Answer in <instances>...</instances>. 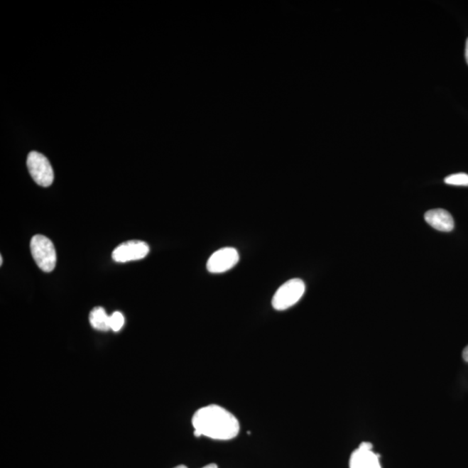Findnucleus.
<instances>
[{
  "instance_id": "obj_1",
  "label": "nucleus",
  "mask_w": 468,
  "mask_h": 468,
  "mask_svg": "<svg viewBox=\"0 0 468 468\" xmlns=\"http://www.w3.org/2000/svg\"><path fill=\"white\" fill-rule=\"evenodd\" d=\"M195 435L217 440H229L239 435V423L235 415L219 405L200 408L192 419Z\"/></svg>"
},
{
  "instance_id": "obj_2",
  "label": "nucleus",
  "mask_w": 468,
  "mask_h": 468,
  "mask_svg": "<svg viewBox=\"0 0 468 468\" xmlns=\"http://www.w3.org/2000/svg\"><path fill=\"white\" fill-rule=\"evenodd\" d=\"M31 255L39 268L50 273L56 267L57 254L52 241L45 236L35 235L31 241Z\"/></svg>"
},
{
  "instance_id": "obj_3",
  "label": "nucleus",
  "mask_w": 468,
  "mask_h": 468,
  "mask_svg": "<svg viewBox=\"0 0 468 468\" xmlns=\"http://www.w3.org/2000/svg\"><path fill=\"white\" fill-rule=\"evenodd\" d=\"M305 292L304 281L300 278L290 279L279 287L271 300V305L277 310L289 309L301 300Z\"/></svg>"
},
{
  "instance_id": "obj_4",
  "label": "nucleus",
  "mask_w": 468,
  "mask_h": 468,
  "mask_svg": "<svg viewBox=\"0 0 468 468\" xmlns=\"http://www.w3.org/2000/svg\"><path fill=\"white\" fill-rule=\"evenodd\" d=\"M27 168L39 186L50 187L53 183L54 172L50 161L40 153L33 151L27 157Z\"/></svg>"
},
{
  "instance_id": "obj_5",
  "label": "nucleus",
  "mask_w": 468,
  "mask_h": 468,
  "mask_svg": "<svg viewBox=\"0 0 468 468\" xmlns=\"http://www.w3.org/2000/svg\"><path fill=\"white\" fill-rule=\"evenodd\" d=\"M239 261L238 251L234 247H224L212 254L207 263L211 273H223L233 268Z\"/></svg>"
},
{
  "instance_id": "obj_6",
  "label": "nucleus",
  "mask_w": 468,
  "mask_h": 468,
  "mask_svg": "<svg viewBox=\"0 0 468 468\" xmlns=\"http://www.w3.org/2000/svg\"><path fill=\"white\" fill-rule=\"evenodd\" d=\"M147 243L141 241H131L121 244L113 251L112 258L118 263L139 261L147 256L149 253Z\"/></svg>"
},
{
  "instance_id": "obj_7",
  "label": "nucleus",
  "mask_w": 468,
  "mask_h": 468,
  "mask_svg": "<svg viewBox=\"0 0 468 468\" xmlns=\"http://www.w3.org/2000/svg\"><path fill=\"white\" fill-rule=\"evenodd\" d=\"M372 447L371 443H361L351 456L349 468H381L379 455L374 453Z\"/></svg>"
},
{
  "instance_id": "obj_8",
  "label": "nucleus",
  "mask_w": 468,
  "mask_h": 468,
  "mask_svg": "<svg viewBox=\"0 0 468 468\" xmlns=\"http://www.w3.org/2000/svg\"><path fill=\"white\" fill-rule=\"evenodd\" d=\"M425 220L432 228L440 232H451L455 227L453 217L450 212L444 209L428 211L425 214Z\"/></svg>"
},
{
  "instance_id": "obj_9",
  "label": "nucleus",
  "mask_w": 468,
  "mask_h": 468,
  "mask_svg": "<svg viewBox=\"0 0 468 468\" xmlns=\"http://www.w3.org/2000/svg\"><path fill=\"white\" fill-rule=\"evenodd\" d=\"M89 320L94 329L101 330V332H107L110 330L109 316L104 308H94L89 313Z\"/></svg>"
},
{
  "instance_id": "obj_10",
  "label": "nucleus",
  "mask_w": 468,
  "mask_h": 468,
  "mask_svg": "<svg viewBox=\"0 0 468 468\" xmlns=\"http://www.w3.org/2000/svg\"><path fill=\"white\" fill-rule=\"evenodd\" d=\"M445 183L447 185H452V186L468 187V175L465 173L451 175L446 177Z\"/></svg>"
},
{
  "instance_id": "obj_11",
  "label": "nucleus",
  "mask_w": 468,
  "mask_h": 468,
  "mask_svg": "<svg viewBox=\"0 0 468 468\" xmlns=\"http://www.w3.org/2000/svg\"><path fill=\"white\" fill-rule=\"evenodd\" d=\"M124 315L119 312H114L109 316V327L113 332H117L124 327Z\"/></svg>"
},
{
  "instance_id": "obj_12",
  "label": "nucleus",
  "mask_w": 468,
  "mask_h": 468,
  "mask_svg": "<svg viewBox=\"0 0 468 468\" xmlns=\"http://www.w3.org/2000/svg\"><path fill=\"white\" fill-rule=\"evenodd\" d=\"M462 357H463V359L467 361L468 363V345L465 349H464Z\"/></svg>"
},
{
  "instance_id": "obj_13",
  "label": "nucleus",
  "mask_w": 468,
  "mask_h": 468,
  "mask_svg": "<svg viewBox=\"0 0 468 468\" xmlns=\"http://www.w3.org/2000/svg\"><path fill=\"white\" fill-rule=\"evenodd\" d=\"M465 57L468 65V38L467 39V42H466Z\"/></svg>"
},
{
  "instance_id": "obj_14",
  "label": "nucleus",
  "mask_w": 468,
  "mask_h": 468,
  "mask_svg": "<svg viewBox=\"0 0 468 468\" xmlns=\"http://www.w3.org/2000/svg\"><path fill=\"white\" fill-rule=\"evenodd\" d=\"M202 468H218V466L216 465V464L214 463H211V464H208V465Z\"/></svg>"
},
{
  "instance_id": "obj_15",
  "label": "nucleus",
  "mask_w": 468,
  "mask_h": 468,
  "mask_svg": "<svg viewBox=\"0 0 468 468\" xmlns=\"http://www.w3.org/2000/svg\"><path fill=\"white\" fill-rule=\"evenodd\" d=\"M174 468H187V467L186 466H185V465H180V466H177V467H174Z\"/></svg>"
},
{
  "instance_id": "obj_16",
  "label": "nucleus",
  "mask_w": 468,
  "mask_h": 468,
  "mask_svg": "<svg viewBox=\"0 0 468 468\" xmlns=\"http://www.w3.org/2000/svg\"><path fill=\"white\" fill-rule=\"evenodd\" d=\"M2 263H3V259H2V256H1V259H0V265L2 266Z\"/></svg>"
}]
</instances>
